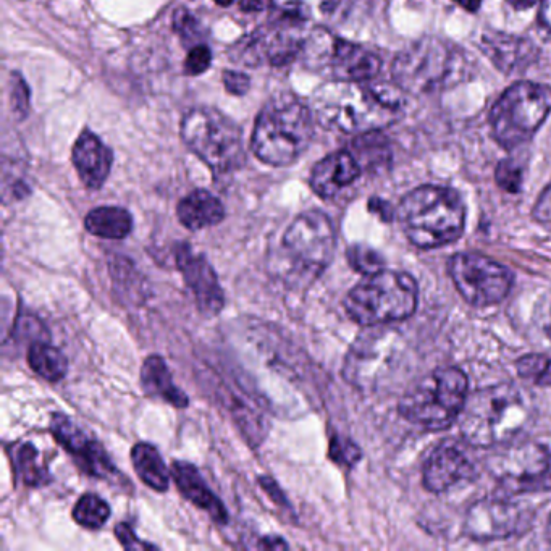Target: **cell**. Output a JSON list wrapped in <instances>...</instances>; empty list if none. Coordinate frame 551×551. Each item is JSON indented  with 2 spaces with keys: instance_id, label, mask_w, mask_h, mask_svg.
<instances>
[{
  "instance_id": "836d02e7",
  "label": "cell",
  "mask_w": 551,
  "mask_h": 551,
  "mask_svg": "<svg viewBox=\"0 0 551 551\" xmlns=\"http://www.w3.org/2000/svg\"><path fill=\"white\" fill-rule=\"evenodd\" d=\"M10 99H12V110L17 115L18 120L28 117V112H30V89L18 73L10 78Z\"/></svg>"
},
{
  "instance_id": "ba28073f",
  "label": "cell",
  "mask_w": 551,
  "mask_h": 551,
  "mask_svg": "<svg viewBox=\"0 0 551 551\" xmlns=\"http://www.w3.org/2000/svg\"><path fill=\"white\" fill-rule=\"evenodd\" d=\"M181 138L217 173L240 169L246 159L240 128L219 110H190L181 122Z\"/></svg>"
},
{
  "instance_id": "4dcf8cb0",
  "label": "cell",
  "mask_w": 551,
  "mask_h": 551,
  "mask_svg": "<svg viewBox=\"0 0 551 551\" xmlns=\"http://www.w3.org/2000/svg\"><path fill=\"white\" fill-rule=\"evenodd\" d=\"M518 372L522 379L532 380L539 385H551V359L545 356H526L518 361Z\"/></svg>"
},
{
  "instance_id": "8992f818",
  "label": "cell",
  "mask_w": 551,
  "mask_h": 551,
  "mask_svg": "<svg viewBox=\"0 0 551 551\" xmlns=\"http://www.w3.org/2000/svg\"><path fill=\"white\" fill-rule=\"evenodd\" d=\"M417 306V285L411 275L387 272L367 277L348 293L345 309L348 316L364 325L390 324L408 319Z\"/></svg>"
},
{
  "instance_id": "ee69618b",
  "label": "cell",
  "mask_w": 551,
  "mask_h": 551,
  "mask_svg": "<svg viewBox=\"0 0 551 551\" xmlns=\"http://www.w3.org/2000/svg\"><path fill=\"white\" fill-rule=\"evenodd\" d=\"M456 4L461 5L467 12H477L482 5V0H455Z\"/></svg>"
},
{
  "instance_id": "ffe728a7",
  "label": "cell",
  "mask_w": 551,
  "mask_h": 551,
  "mask_svg": "<svg viewBox=\"0 0 551 551\" xmlns=\"http://www.w3.org/2000/svg\"><path fill=\"white\" fill-rule=\"evenodd\" d=\"M172 477L177 484L178 490L186 500L191 501L193 505L204 509L215 522L227 524L228 511L223 506L220 498L207 487L206 480L202 479L198 467L183 461H175L172 464Z\"/></svg>"
},
{
  "instance_id": "f6af8a7d",
  "label": "cell",
  "mask_w": 551,
  "mask_h": 551,
  "mask_svg": "<svg viewBox=\"0 0 551 551\" xmlns=\"http://www.w3.org/2000/svg\"><path fill=\"white\" fill-rule=\"evenodd\" d=\"M509 4L513 5L516 10L530 9L537 4V0H509Z\"/></svg>"
},
{
  "instance_id": "5bb4252c",
  "label": "cell",
  "mask_w": 551,
  "mask_h": 551,
  "mask_svg": "<svg viewBox=\"0 0 551 551\" xmlns=\"http://www.w3.org/2000/svg\"><path fill=\"white\" fill-rule=\"evenodd\" d=\"M51 430L55 440L64 446L76 459L78 466L88 472L89 476L110 480L114 484H117L118 480L127 482L112 464V459L107 455L104 446L85 434L70 417L62 413L52 414Z\"/></svg>"
},
{
  "instance_id": "44dd1931",
  "label": "cell",
  "mask_w": 551,
  "mask_h": 551,
  "mask_svg": "<svg viewBox=\"0 0 551 551\" xmlns=\"http://www.w3.org/2000/svg\"><path fill=\"white\" fill-rule=\"evenodd\" d=\"M329 65L337 80L343 81H371L382 68V62L374 52L338 38Z\"/></svg>"
},
{
  "instance_id": "d6a6232c",
  "label": "cell",
  "mask_w": 551,
  "mask_h": 551,
  "mask_svg": "<svg viewBox=\"0 0 551 551\" xmlns=\"http://www.w3.org/2000/svg\"><path fill=\"white\" fill-rule=\"evenodd\" d=\"M495 178L500 188L508 193H519L522 188V169L514 160H501L498 164Z\"/></svg>"
},
{
  "instance_id": "277c9868",
  "label": "cell",
  "mask_w": 551,
  "mask_h": 551,
  "mask_svg": "<svg viewBox=\"0 0 551 551\" xmlns=\"http://www.w3.org/2000/svg\"><path fill=\"white\" fill-rule=\"evenodd\" d=\"M312 135L309 107L293 94H280L270 99L257 117L251 148L264 164L287 167L303 156Z\"/></svg>"
},
{
  "instance_id": "4fadbf2b",
  "label": "cell",
  "mask_w": 551,
  "mask_h": 551,
  "mask_svg": "<svg viewBox=\"0 0 551 551\" xmlns=\"http://www.w3.org/2000/svg\"><path fill=\"white\" fill-rule=\"evenodd\" d=\"M450 274L459 293L472 306H492L508 296L513 275L506 267L480 254H458Z\"/></svg>"
},
{
  "instance_id": "9c48e42d",
  "label": "cell",
  "mask_w": 551,
  "mask_h": 551,
  "mask_svg": "<svg viewBox=\"0 0 551 551\" xmlns=\"http://www.w3.org/2000/svg\"><path fill=\"white\" fill-rule=\"evenodd\" d=\"M551 112V88L521 81L506 89L490 112L493 136L503 148H516L535 135Z\"/></svg>"
},
{
  "instance_id": "ab89813d",
  "label": "cell",
  "mask_w": 551,
  "mask_h": 551,
  "mask_svg": "<svg viewBox=\"0 0 551 551\" xmlns=\"http://www.w3.org/2000/svg\"><path fill=\"white\" fill-rule=\"evenodd\" d=\"M369 209H371L372 212H377L383 220H392V207L388 206V202L382 201V199H371V202H369Z\"/></svg>"
},
{
  "instance_id": "d6986e66",
  "label": "cell",
  "mask_w": 551,
  "mask_h": 551,
  "mask_svg": "<svg viewBox=\"0 0 551 551\" xmlns=\"http://www.w3.org/2000/svg\"><path fill=\"white\" fill-rule=\"evenodd\" d=\"M361 175V164L350 152L340 151L320 160L311 175V188L322 199L337 196Z\"/></svg>"
},
{
  "instance_id": "5b68a950",
  "label": "cell",
  "mask_w": 551,
  "mask_h": 551,
  "mask_svg": "<svg viewBox=\"0 0 551 551\" xmlns=\"http://www.w3.org/2000/svg\"><path fill=\"white\" fill-rule=\"evenodd\" d=\"M401 227L408 240L421 249L453 243L463 235L466 211L456 191L442 186H421L401 201Z\"/></svg>"
},
{
  "instance_id": "f35d334b",
  "label": "cell",
  "mask_w": 551,
  "mask_h": 551,
  "mask_svg": "<svg viewBox=\"0 0 551 551\" xmlns=\"http://www.w3.org/2000/svg\"><path fill=\"white\" fill-rule=\"evenodd\" d=\"M534 217L537 222L551 228V183L540 194L539 201L534 207Z\"/></svg>"
},
{
  "instance_id": "ac0fdd59",
  "label": "cell",
  "mask_w": 551,
  "mask_h": 551,
  "mask_svg": "<svg viewBox=\"0 0 551 551\" xmlns=\"http://www.w3.org/2000/svg\"><path fill=\"white\" fill-rule=\"evenodd\" d=\"M73 164L81 181L89 190H99L109 177L114 154L97 138L94 133L86 130L76 139L72 152Z\"/></svg>"
},
{
  "instance_id": "f546056e",
  "label": "cell",
  "mask_w": 551,
  "mask_h": 551,
  "mask_svg": "<svg viewBox=\"0 0 551 551\" xmlns=\"http://www.w3.org/2000/svg\"><path fill=\"white\" fill-rule=\"evenodd\" d=\"M38 459V451L33 445L23 446L18 453V469H20V474H22L26 485L39 487V485L49 482L47 471L38 463Z\"/></svg>"
},
{
  "instance_id": "1f68e13d",
  "label": "cell",
  "mask_w": 551,
  "mask_h": 551,
  "mask_svg": "<svg viewBox=\"0 0 551 551\" xmlns=\"http://www.w3.org/2000/svg\"><path fill=\"white\" fill-rule=\"evenodd\" d=\"M173 28L185 39L186 43H199V39L204 36L202 26L199 25L198 18L186 9H180L175 12L173 17Z\"/></svg>"
},
{
  "instance_id": "3957f363",
  "label": "cell",
  "mask_w": 551,
  "mask_h": 551,
  "mask_svg": "<svg viewBox=\"0 0 551 551\" xmlns=\"http://www.w3.org/2000/svg\"><path fill=\"white\" fill-rule=\"evenodd\" d=\"M337 235L329 215L308 211L296 217L283 235L275 257V274L288 287H308L332 262Z\"/></svg>"
},
{
  "instance_id": "7dc6e473",
  "label": "cell",
  "mask_w": 551,
  "mask_h": 551,
  "mask_svg": "<svg viewBox=\"0 0 551 551\" xmlns=\"http://www.w3.org/2000/svg\"><path fill=\"white\" fill-rule=\"evenodd\" d=\"M217 4L222 5V7H228V5H232L235 0H215Z\"/></svg>"
},
{
  "instance_id": "60d3db41",
  "label": "cell",
  "mask_w": 551,
  "mask_h": 551,
  "mask_svg": "<svg viewBox=\"0 0 551 551\" xmlns=\"http://www.w3.org/2000/svg\"><path fill=\"white\" fill-rule=\"evenodd\" d=\"M539 23L543 30L551 36V0H543L540 7Z\"/></svg>"
},
{
  "instance_id": "c3c4849f",
  "label": "cell",
  "mask_w": 551,
  "mask_h": 551,
  "mask_svg": "<svg viewBox=\"0 0 551 551\" xmlns=\"http://www.w3.org/2000/svg\"><path fill=\"white\" fill-rule=\"evenodd\" d=\"M548 540L551 542V518L550 522H548Z\"/></svg>"
},
{
  "instance_id": "4316f807",
  "label": "cell",
  "mask_w": 551,
  "mask_h": 551,
  "mask_svg": "<svg viewBox=\"0 0 551 551\" xmlns=\"http://www.w3.org/2000/svg\"><path fill=\"white\" fill-rule=\"evenodd\" d=\"M28 364L39 377L52 383L60 382L68 371V361L64 353L43 341L31 345L28 351Z\"/></svg>"
},
{
  "instance_id": "cb8c5ba5",
  "label": "cell",
  "mask_w": 551,
  "mask_h": 551,
  "mask_svg": "<svg viewBox=\"0 0 551 551\" xmlns=\"http://www.w3.org/2000/svg\"><path fill=\"white\" fill-rule=\"evenodd\" d=\"M177 214L178 220L193 232L214 227L225 219L222 202L206 190L193 191L185 199H181Z\"/></svg>"
},
{
  "instance_id": "d4e9b609",
  "label": "cell",
  "mask_w": 551,
  "mask_h": 551,
  "mask_svg": "<svg viewBox=\"0 0 551 551\" xmlns=\"http://www.w3.org/2000/svg\"><path fill=\"white\" fill-rule=\"evenodd\" d=\"M131 461L136 474L144 484L156 492H165L170 485L169 467L164 463L156 446L151 443H138L131 450Z\"/></svg>"
},
{
  "instance_id": "7c38bea8",
  "label": "cell",
  "mask_w": 551,
  "mask_h": 551,
  "mask_svg": "<svg viewBox=\"0 0 551 551\" xmlns=\"http://www.w3.org/2000/svg\"><path fill=\"white\" fill-rule=\"evenodd\" d=\"M488 471L506 495L551 490L550 446L518 443L488 459Z\"/></svg>"
},
{
  "instance_id": "484cf974",
  "label": "cell",
  "mask_w": 551,
  "mask_h": 551,
  "mask_svg": "<svg viewBox=\"0 0 551 551\" xmlns=\"http://www.w3.org/2000/svg\"><path fill=\"white\" fill-rule=\"evenodd\" d=\"M85 227L97 238L123 240L133 230V217L122 207H96L86 215Z\"/></svg>"
},
{
  "instance_id": "f1b7e54d",
  "label": "cell",
  "mask_w": 551,
  "mask_h": 551,
  "mask_svg": "<svg viewBox=\"0 0 551 551\" xmlns=\"http://www.w3.org/2000/svg\"><path fill=\"white\" fill-rule=\"evenodd\" d=\"M348 262L356 272L366 275V277L379 274L385 265L383 257L375 249L364 246V244H354L348 249Z\"/></svg>"
},
{
  "instance_id": "7a4b0ae2",
  "label": "cell",
  "mask_w": 551,
  "mask_h": 551,
  "mask_svg": "<svg viewBox=\"0 0 551 551\" xmlns=\"http://www.w3.org/2000/svg\"><path fill=\"white\" fill-rule=\"evenodd\" d=\"M535 416L534 401L524 388L501 383L467 396L459 414V429L469 445H506L526 432Z\"/></svg>"
},
{
  "instance_id": "b9f144b4",
  "label": "cell",
  "mask_w": 551,
  "mask_h": 551,
  "mask_svg": "<svg viewBox=\"0 0 551 551\" xmlns=\"http://www.w3.org/2000/svg\"><path fill=\"white\" fill-rule=\"evenodd\" d=\"M274 0H241V9L246 12H261L272 5Z\"/></svg>"
},
{
  "instance_id": "74e56055",
  "label": "cell",
  "mask_w": 551,
  "mask_h": 551,
  "mask_svg": "<svg viewBox=\"0 0 551 551\" xmlns=\"http://www.w3.org/2000/svg\"><path fill=\"white\" fill-rule=\"evenodd\" d=\"M223 85L227 88L228 93L243 96V94L248 93L251 81L244 73L228 70V72L223 73Z\"/></svg>"
},
{
  "instance_id": "e0dca14e",
  "label": "cell",
  "mask_w": 551,
  "mask_h": 551,
  "mask_svg": "<svg viewBox=\"0 0 551 551\" xmlns=\"http://www.w3.org/2000/svg\"><path fill=\"white\" fill-rule=\"evenodd\" d=\"M476 477V467L458 446L442 445L424 466V485L429 492L442 493Z\"/></svg>"
},
{
  "instance_id": "bcb514c9",
  "label": "cell",
  "mask_w": 551,
  "mask_h": 551,
  "mask_svg": "<svg viewBox=\"0 0 551 551\" xmlns=\"http://www.w3.org/2000/svg\"><path fill=\"white\" fill-rule=\"evenodd\" d=\"M543 329H545V332L548 333V337H550L551 340V303L550 306L547 308V312H545V319H543Z\"/></svg>"
},
{
  "instance_id": "2e32d148",
  "label": "cell",
  "mask_w": 551,
  "mask_h": 551,
  "mask_svg": "<svg viewBox=\"0 0 551 551\" xmlns=\"http://www.w3.org/2000/svg\"><path fill=\"white\" fill-rule=\"evenodd\" d=\"M524 513L508 500H482L472 506L464 521L467 537L479 542L508 539L518 532Z\"/></svg>"
},
{
  "instance_id": "8fae6325",
  "label": "cell",
  "mask_w": 551,
  "mask_h": 551,
  "mask_svg": "<svg viewBox=\"0 0 551 551\" xmlns=\"http://www.w3.org/2000/svg\"><path fill=\"white\" fill-rule=\"evenodd\" d=\"M400 333L379 325L362 333L346 354L343 377L361 392H372L395 372L401 359Z\"/></svg>"
},
{
  "instance_id": "8d00e7d4",
  "label": "cell",
  "mask_w": 551,
  "mask_h": 551,
  "mask_svg": "<svg viewBox=\"0 0 551 551\" xmlns=\"http://www.w3.org/2000/svg\"><path fill=\"white\" fill-rule=\"evenodd\" d=\"M115 535H117L118 542L122 543L123 547L127 550H146V548H156L151 543H144L138 539V535L135 534V530L130 524H118L115 527Z\"/></svg>"
},
{
  "instance_id": "30bf717a",
  "label": "cell",
  "mask_w": 551,
  "mask_h": 551,
  "mask_svg": "<svg viewBox=\"0 0 551 551\" xmlns=\"http://www.w3.org/2000/svg\"><path fill=\"white\" fill-rule=\"evenodd\" d=\"M459 72V54L437 38H422L409 44L393 62L396 85L408 93H432Z\"/></svg>"
},
{
  "instance_id": "6da1fadb",
  "label": "cell",
  "mask_w": 551,
  "mask_h": 551,
  "mask_svg": "<svg viewBox=\"0 0 551 551\" xmlns=\"http://www.w3.org/2000/svg\"><path fill=\"white\" fill-rule=\"evenodd\" d=\"M400 86L337 80L317 89L312 99L320 125L343 133L382 130L400 115Z\"/></svg>"
},
{
  "instance_id": "9a60e30c",
  "label": "cell",
  "mask_w": 551,
  "mask_h": 551,
  "mask_svg": "<svg viewBox=\"0 0 551 551\" xmlns=\"http://www.w3.org/2000/svg\"><path fill=\"white\" fill-rule=\"evenodd\" d=\"M175 257L178 269L185 278L186 287L193 293L199 311L207 317L220 314L225 306V295L211 262L202 254H194L188 244H180Z\"/></svg>"
},
{
  "instance_id": "7bdbcfd3",
  "label": "cell",
  "mask_w": 551,
  "mask_h": 551,
  "mask_svg": "<svg viewBox=\"0 0 551 551\" xmlns=\"http://www.w3.org/2000/svg\"><path fill=\"white\" fill-rule=\"evenodd\" d=\"M262 548H280V550H287L288 543L282 539V537H267L262 539Z\"/></svg>"
},
{
  "instance_id": "d590c367",
  "label": "cell",
  "mask_w": 551,
  "mask_h": 551,
  "mask_svg": "<svg viewBox=\"0 0 551 551\" xmlns=\"http://www.w3.org/2000/svg\"><path fill=\"white\" fill-rule=\"evenodd\" d=\"M212 54L209 47L204 44H198L191 49L190 54L186 57L185 70L188 75L196 76L207 72L211 67Z\"/></svg>"
},
{
  "instance_id": "e575fe53",
  "label": "cell",
  "mask_w": 551,
  "mask_h": 551,
  "mask_svg": "<svg viewBox=\"0 0 551 551\" xmlns=\"http://www.w3.org/2000/svg\"><path fill=\"white\" fill-rule=\"evenodd\" d=\"M330 456L341 466H353L361 458V451L358 445H354L348 438L333 437L330 443Z\"/></svg>"
},
{
  "instance_id": "83f0119b",
  "label": "cell",
  "mask_w": 551,
  "mask_h": 551,
  "mask_svg": "<svg viewBox=\"0 0 551 551\" xmlns=\"http://www.w3.org/2000/svg\"><path fill=\"white\" fill-rule=\"evenodd\" d=\"M110 518V506L99 495L86 493L76 501L73 508V519L85 529H101Z\"/></svg>"
},
{
  "instance_id": "7402d4cb",
  "label": "cell",
  "mask_w": 551,
  "mask_h": 551,
  "mask_svg": "<svg viewBox=\"0 0 551 551\" xmlns=\"http://www.w3.org/2000/svg\"><path fill=\"white\" fill-rule=\"evenodd\" d=\"M482 49L501 72L516 73L526 70L535 57L537 49L527 39L503 33L484 34Z\"/></svg>"
},
{
  "instance_id": "603a6c76",
  "label": "cell",
  "mask_w": 551,
  "mask_h": 551,
  "mask_svg": "<svg viewBox=\"0 0 551 551\" xmlns=\"http://www.w3.org/2000/svg\"><path fill=\"white\" fill-rule=\"evenodd\" d=\"M141 387L144 393L172 404L175 408L185 409L190 400L183 390L173 382L172 372L160 356H149L141 367Z\"/></svg>"
},
{
  "instance_id": "52a82bcc",
  "label": "cell",
  "mask_w": 551,
  "mask_h": 551,
  "mask_svg": "<svg viewBox=\"0 0 551 551\" xmlns=\"http://www.w3.org/2000/svg\"><path fill=\"white\" fill-rule=\"evenodd\" d=\"M466 400V374L456 367H440L401 398L400 413L425 429L442 430L459 419Z\"/></svg>"
}]
</instances>
